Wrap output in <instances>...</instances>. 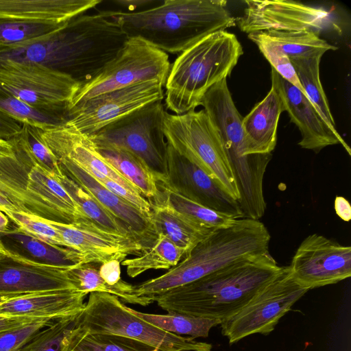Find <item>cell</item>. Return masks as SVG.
<instances>
[{"label": "cell", "instance_id": "cell-42", "mask_svg": "<svg viewBox=\"0 0 351 351\" xmlns=\"http://www.w3.org/2000/svg\"><path fill=\"white\" fill-rule=\"evenodd\" d=\"M55 319L39 318L26 325L0 332V351H19L34 335Z\"/></svg>", "mask_w": 351, "mask_h": 351}, {"label": "cell", "instance_id": "cell-33", "mask_svg": "<svg viewBox=\"0 0 351 351\" xmlns=\"http://www.w3.org/2000/svg\"><path fill=\"white\" fill-rule=\"evenodd\" d=\"M322 56L310 58H291L290 61L308 98L326 123L337 132L334 118L319 78V64Z\"/></svg>", "mask_w": 351, "mask_h": 351}, {"label": "cell", "instance_id": "cell-10", "mask_svg": "<svg viewBox=\"0 0 351 351\" xmlns=\"http://www.w3.org/2000/svg\"><path fill=\"white\" fill-rule=\"evenodd\" d=\"M171 64L167 53L137 38H128L120 52L90 81L82 84L69 107L99 95L156 80L165 84Z\"/></svg>", "mask_w": 351, "mask_h": 351}, {"label": "cell", "instance_id": "cell-8", "mask_svg": "<svg viewBox=\"0 0 351 351\" xmlns=\"http://www.w3.org/2000/svg\"><path fill=\"white\" fill-rule=\"evenodd\" d=\"M88 333H110L135 339L163 351H212L210 343L179 336L135 315L120 299L107 293H90L81 313Z\"/></svg>", "mask_w": 351, "mask_h": 351}, {"label": "cell", "instance_id": "cell-36", "mask_svg": "<svg viewBox=\"0 0 351 351\" xmlns=\"http://www.w3.org/2000/svg\"><path fill=\"white\" fill-rule=\"evenodd\" d=\"M67 22L0 19V46H13L52 35Z\"/></svg>", "mask_w": 351, "mask_h": 351}, {"label": "cell", "instance_id": "cell-17", "mask_svg": "<svg viewBox=\"0 0 351 351\" xmlns=\"http://www.w3.org/2000/svg\"><path fill=\"white\" fill-rule=\"evenodd\" d=\"M47 221L58 231L65 247L80 253L84 263L101 264L112 260L121 263L129 255L139 256L145 252L134 237L108 232L86 218L71 223Z\"/></svg>", "mask_w": 351, "mask_h": 351}, {"label": "cell", "instance_id": "cell-1", "mask_svg": "<svg viewBox=\"0 0 351 351\" xmlns=\"http://www.w3.org/2000/svg\"><path fill=\"white\" fill-rule=\"evenodd\" d=\"M122 45L121 33L111 20L99 12L83 14L49 36L0 46V63L41 64L69 75L82 85L97 75L119 53Z\"/></svg>", "mask_w": 351, "mask_h": 351}, {"label": "cell", "instance_id": "cell-32", "mask_svg": "<svg viewBox=\"0 0 351 351\" xmlns=\"http://www.w3.org/2000/svg\"><path fill=\"white\" fill-rule=\"evenodd\" d=\"M185 252L162 234H158L154 244L142 254L121 262L127 274L135 278L149 269H169L176 265Z\"/></svg>", "mask_w": 351, "mask_h": 351}, {"label": "cell", "instance_id": "cell-23", "mask_svg": "<svg viewBox=\"0 0 351 351\" xmlns=\"http://www.w3.org/2000/svg\"><path fill=\"white\" fill-rule=\"evenodd\" d=\"M282 100L271 87L266 97L242 119L247 154H271L276 145L277 128L283 112Z\"/></svg>", "mask_w": 351, "mask_h": 351}, {"label": "cell", "instance_id": "cell-6", "mask_svg": "<svg viewBox=\"0 0 351 351\" xmlns=\"http://www.w3.org/2000/svg\"><path fill=\"white\" fill-rule=\"evenodd\" d=\"M8 141L14 154L0 157V194L14 212L64 223L86 218L56 178L19 146Z\"/></svg>", "mask_w": 351, "mask_h": 351}, {"label": "cell", "instance_id": "cell-19", "mask_svg": "<svg viewBox=\"0 0 351 351\" xmlns=\"http://www.w3.org/2000/svg\"><path fill=\"white\" fill-rule=\"evenodd\" d=\"M40 134L57 159L64 158L74 162L97 181L108 178L140 193L101 157L89 136L66 125L40 128Z\"/></svg>", "mask_w": 351, "mask_h": 351}, {"label": "cell", "instance_id": "cell-14", "mask_svg": "<svg viewBox=\"0 0 351 351\" xmlns=\"http://www.w3.org/2000/svg\"><path fill=\"white\" fill-rule=\"evenodd\" d=\"M239 19L240 29L250 34L268 30H309L341 32L330 12L298 1L287 0L245 1Z\"/></svg>", "mask_w": 351, "mask_h": 351}, {"label": "cell", "instance_id": "cell-5", "mask_svg": "<svg viewBox=\"0 0 351 351\" xmlns=\"http://www.w3.org/2000/svg\"><path fill=\"white\" fill-rule=\"evenodd\" d=\"M243 53L237 36L226 30L209 34L180 53L164 86L167 108L174 114L195 110L205 93L231 73Z\"/></svg>", "mask_w": 351, "mask_h": 351}, {"label": "cell", "instance_id": "cell-31", "mask_svg": "<svg viewBox=\"0 0 351 351\" xmlns=\"http://www.w3.org/2000/svg\"><path fill=\"white\" fill-rule=\"evenodd\" d=\"M56 179L89 221L108 232L134 237L130 230L93 196L64 173Z\"/></svg>", "mask_w": 351, "mask_h": 351}, {"label": "cell", "instance_id": "cell-40", "mask_svg": "<svg viewBox=\"0 0 351 351\" xmlns=\"http://www.w3.org/2000/svg\"><path fill=\"white\" fill-rule=\"evenodd\" d=\"M2 212L11 219L15 226L25 233L49 243L65 247L60 233L48 223L47 219L9 210H4Z\"/></svg>", "mask_w": 351, "mask_h": 351}, {"label": "cell", "instance_id": "cell-13", "mask_svg": "<svg viewBox=\"0 0 351 351\" xmlns=\"http://www.w3.org/2000/svg\"><path fill=\"white\" fill-rule=\"evenodd\" d=\"M164 85L156 80L138 83L99 95L69 107L64 125L91 136L108 124L164 99Z\"/></svg>", "mask_w": 351, "mask_h": 351}, {"label": "cell", "instance_id": "cell-26", "mask_svg": "<svg viewBox=\"0 0 351 351\" xmlns=\"http://www.w3.org/2000/svg\"><path fill=\"white\" fill-rule=\"evenodd\" d=\"M150 203L151 219L157 234L165 236L185 252V256L214 231L195 224L165 203L161 197Z\"/></svg>", "mask_w": 351, "mask_h": 351}, {"label": "cell", "instance_id": "cell-28", "mask_svg": "<svg viewBox=\"0 0 351 351\" xmlns=\"http://www.w3.org/2000/svg\"><path fill=\"white\" fill-rule=\"evenodd\" d=\"M81 313L55 319L19 351H73L88 333L82 325Z\"/></svg>", "mask_w": 351, "mask_h": 351}, {"label": "cell", "instance_id": "cell-45", "mask_svg": "<svg viewBox=\"0 0 351 351\" xmlns=\"http://www.w3.org/2000/svg\"><path fill=\"white\" fill-rule=\"evenodd\" d=\"M164 0H114L117 6L123 8L125 12H138L160 5Z\"/></svg>", "mask_w": 351, "mask_h": 351}, {"label": "cell", "instance_id": "cell-35", "mask_svg": "<svg viewBox=\"0 0 351 351\" xmlns=\"http://www.w3.org/2000/svg\"><path fill=\"white\" fill-rule=\"evenodd\" d=\"M162 189V199L195 224L210 230L228 227L236 219L191 201L166 187Z\"/></svg>", "mask_w": 351, "mask_h": 351}, {"label": "cell", "instance_id": "cell-46", "mask_svg": "<svg viewBox=\"0 0 351 351\" xmlns=\"http://www.w3.org/2000/svg\"><path fill=\"white\" fill-rule=\"evenodd\" d=\"M21 128V124L0 112V138L10 140L17 134Z\"/></svg>", "mask_w": 351, "mask_h": 351}, {"label": "cell", "instance_id": "cell-12", "mask_svg": "<svg viewBox=\"0 0 351 351\" xmlns=\"http://www.w3.org/2000/svg\"><path fill=\"white\" fill-rule=\"evenodd\" d=\"M308 291L293 279L287 267H283L243 308L221 322L222 335L232 344L252 335L269 334Z\"/></svg>", "mask_w": 351, "mask_h": 351}, {"label": "cell", "instance_id": "cell-3", "mask_svg": "<svg viewBox=\"0 0 351 351\" xmlns=\"http://www.w3.org/2000/svg\"><path fill=\"white\" fill-rule=\"evenodd\" d=\"M104 12L128 38H140L167 53H180L237 21L223 0H164L138 12Z\"/></svg>", "mask_w": 351, "mask_h": 351}, {"label": "cell", "instance_id": "cell-18", "mask_svg": "<svg viewBox=\"0 0 351 351\" xmlns=\"http://www.w3.org/2000/svg\"><path fill=\"white\" fill-rule=\"evenodd\" d=\"M271 87L278 93L283 110L298 128L301 140L298 145L304 149L319 152L323 148L340 144L351 156V149L338 132L326 123L308 98L298 88L282 78L271 68Z\"/></svg>", "mask_w": 351, "mask_h": 351}, {"label": "cell", "instance_id": "cell-49", "mask_svg": "<svg viewBox=\"0 0 351 351\" xmlns=\"http://www.w3.org/2000/svg\"><path fill=\"white\" fill-rule=\"evenodd\" d=\"M14 154L13 148L10 143L0 138V157L11 156Z\"/></svg>", "mask_w": 351, "mask_h": 351}, {"label": "cell", "instance_id": "cell-21", "mask_svg": "<svg viewBox=\"0 0 351 351\" xmlns=\"http://www.w3.org/2000/svg\"><path fill=\"white\" fill-rule=\"evenodd\" d=\"M69 268L43 265L10 255L0 260V293H32L75 289L66 271Z\"/></svg>", "mask_w": 351, "mask_h": 351}, {"label": "cell", "instance_id": "cell-41", "mask_svg": "<svg viewBox=\"0 0 351 351\" xmlns=\"http://www.w3.org/2000/svg\"><path fill=\"white\" fill-rule=\"evenodd\" d=\"M258 47L273 68L282 78L305 94L289 58L276 46L256 38L248 36Z\"/></svg>", "mask_w": 351, "mask_h": 351}, {"label": "cell", "instance_id": "cell-2", "mask_svg": "<svg viewBox=\"0 0 351 351\" xmlns=\"http://www.w3.org/2000/svg\"><path fill=\"white\" fill-rule=\"evenodd\" d=\"M269 252L228 265L153 300L167 312L221 322L243 308L282 269Z\"/></svg>", "mask_w": 351, "mask_h": 351}, {"label": "cell", "instance_id": "cell-47", "mask_svg": "<svg viewBox=\"0 0 351 351\" xmlns=\"http://www.w3.org/2000/svg\"><path fill=\"white\" fill-rule=\"evenodd\" d=\"M39 318L0 315V332L26 325Z\"/></svg>", "mask_w": 351, "mask_h": 351}, {"label": "cell", "instance_id": "cell-39", "mask_svg": "<svg viewBox=\"0 0 351 351\" xmlns=\"http://www.w3.org/2000/svg\"><path fill=\"white\" fill-rule=\"evenodd\" d=\"M73 351H163L143 341L110 333H87Z\"/></svg>", "mask_w": 351, "mask_h": 351}, {"label": "cell", "instance_id": "cell-50", "mask_svg": "<svg viewBox=\"0 0 351 351\" xmlns=\"http://www.w3.org/2000/svg\"><path fill=\"white\" fill-rule=\"evenodd\" d=\"M9 218L0 210V233L6 232L9 228Z\"/></svg>", "mask_w": 351, "mask_h": 351}, {"label": "cell", "instance_id": "cell-16", "mask_svg": "<svg viewBox=\"0 0 351 351\" xmlns=\"http://www.w3.org/2000/svg\"><path fill=\"white\" fill-rule=\"evenodd\" d=\"M167 145L166 177L158 186L232 218L244 217L236 199L198 166Z\"/></svg>", "mask_w": 351, "mask_h": 351}, {"label": "cell", "instance_id": "cell-11", "mask_svg": "<svg viewBox=\"0 0 351 351\" xmlns=\"http://www.w3.org/2000/svg\"><path fill=\"white\" fill-rule=\"evenodd\" d=\"M0 85L37 110L66 115L80 84L69 75L35 63H0Z\"/></svg>", "mask_w": 351, "mask_h": 351}, {"label": "cell", "instance_id": "cell-34", "mask_svg": "<svg viewBox=\"0 0 351 351\" xmlns=\"http://www.w3.org/2000/svg\"><path fill=\"white\" fill-rule=\"evenodd\" d=\"M131 311L138 317L165 331L182 336L187 335L192 339L208 337L211 328L220 325L221 321L196 317L191 315L168 312L166 315L150 314Z\"/></svg>", "mask_w": 351, "mask_h": 351}, {"label": "cell", "instance_id": "cell-20", "mask_svg": "<svg viewBox=\"0 0 351 351\" xmlns=\"http://www.w3.org/2000/svg\"><path fill=\"white\" fill-rule=\"evenodd\" d=\"M62 172L93 196L123 224L145 251L156 242L158 234L152 220L125 200L107 189L74 162L57 159Z\"/></svg>", "mask_w": 351, "mask_h": 351}, {"label": "cell", "instance_id": "cell-48", "mask_svg": "<svg viewBox=\"0 0 351 351\" xmlns=\"http://www.w3.org/2000/svg\"><path fill=\"white\" fill-rule=\"evenodd\" d=\"M336 214L344 221H350L351 219V206L349 202L343 197L337 196L334 202Z\"/></svg>", "mask_w": 351, "mask_h": 351}, {"label": "cell", "instance_id": "cell-37", "mask_svg": "<svg viewBox=\"0 0 351 351\" xmlns=\"http://www.w3.org/2000/svg\"><path fill=\"white\" fill-rule=\"evenodd\" d=\"M0 112L21 124L28 123L43 129L64 125L67 116L41 112L25 104L0 85Z\"/></svg>", "mask_w": 351, "mask_h": 351}, {"label": "cell", "instance_id": "cell-25", "mask_svg": "<svg viewBox=\"0 0 351 351\" xmlns=\"http://www.w3.org/2000/svg\"><path fill=\"white\" fill-rule=\"evenodd\" d=\"M101 0H0V19L67 22Z\"/></svg>", "mask_w": 351, "mask_h": 351}, {"label": "cell", "instance_id": "cell-38", "mask_svg": "<svg viewBox=\"0 0 351 351\" xmlns=\"http://www.w3.org/2000/svg\"><path fill=\"white\" fill-rule=\"evenodd\" d=\"M8 141L23 149L52 177L56 178L64 174L57 158L44 142L40 128L23 123L19 132Z\"/></svg>", "mask_w": 351, "mask_h": 351}, {"label": "cell", "instance_id": "cell-27", "mask_svg": "<svg viewBox=\"0 0 351 351\" xmlns=\"http://www.w3.org/2000/svg\"><path fill=\"white\" fill-rule=\"evenodd\" d=\"M95 145L101 157L150 202L160 197L161 191L155 176L141 158L119 147Z\"/></svg>", "mask_w": 351, "mask_h": 351}, {"label": "cell", "instance_id": "cell-7", "mask_svg": "<svg viewBox=\"0 0 351 351\" xmlns=\"http://www.w3.org/2000/svg\"><path fill=\"white\" fill-rule=\"evenodd\" d=\"M163 130L169 145L239 202V192L223 145L204 110L182 114L166 112Z\"/></svg>", "mask_w": 351, "mask_h": 351}, {"label": "cell", "instance_id": "cell-44", "mask_svg": "<svg viewBox=\"0 0 351 351\" xmlns=\"http://www.w3.org/2000/svg\"><path fill=\"white\" fill-rule=\"evenodd\" d=\"M121 262L117 260L106 261L99 265V274L109 285L115 286L121 283Z\"/></svg>", "mask_w": 351, "mask_h": 351}, {"label": "cell", "instance_id": "cell-51", "mask_svg": "<svg viewBox=\"0 0 351 351\" xmlns=\"http://www.w3.org/2000/svg\"><path fill=\"white\" fill-rule=\"evenodd\" d=\"M25 294L23 293H0V304L7 302L8 300L16 298Z\"/></svg>", "mask_w": 351, "mask_h": 351}, {"label": "cell", "instance_id": "cell-52", "mask_svg": "<svg viewBox=\"0 0 351 351\" xmlns=\"http://www.w3.org/2000/svg\"><path fill=\"white\" fill-rule=\"evenodd\" d=\"M11 254L8 252V251L4 247L2 243L0 241V260L10 256Z\"/></svg>", "mask_w": 351, "mask_h": 351}, {"label": "cell", "instance_id": "cell-43", "mask_svg": "<svg viewBox=\"0 0 351 351\" xmlns=\"http://www.w3.org/2000/svg\"><path fill=\"white\" fill-rule=\"evenodd\" d=\"M96 180V179H95ZM107 189L125 200L151 219L152 206L150 202L141 194L129 190L110 179L98 181ZM152 220V219H151Z\"/></svg>", "mask_w": 351, "mask_h": 351}, {"label": "cell", "instance_id": "cell-30", "mask_svg": "<svg viewBox=\"0 0 351 351\" xmlns=\"http://www.w3.org/2000/svg\"><path fill=\"white\" fill-rule=\"evenodd\" d=\"M100 264L80 263L68 269L66 276L73 287L81 292L107 293L114 295L123 302L132 304L148 306L153 302L148 298H140L134 293V286L125 281L111 286L108 285L99 274Z\"/></svg>", "mask_w": 351, "mask_h": 351}, {"label": "cell", "instance_id": "cell-4", "mask_svg": "<svg viewBox=\"0 0 351 351\" xmlns=\"http://www.w3.org/2000/svg\"><path fill=\"white\" fill-rule=\"evenodd\" d=\"M270 239L267 228L260 220L237 219L232 225L213 231L164 274L135 285L134 293L154 302L155 297L170 289L237 261L268 252Z\"/></svg>", "mask_w": 351, "mask_h": 351}, {"label": "cell", "instance_id": "cell-15", "mask_svg": "<svg viewBox=\"0 0 351 351\" xmlns=\"http://www.w3.org/2000/svg\"><path fill=\"white\" fill-rule=\"evenodd\" d=\"M287 268L308 290L335 284L351 276V247L312 234L300 243Z\"/></svg>", "mask_w": 351, "mask_h": 351}, {"label": "cell", "instance_id": "cell-24", "mask_svg": "<svg viewBox=\"0 0 351 351\" xmlns=\"http://www.w3.org/2000/svg\"><path fill=\"white\" fill-rule=\"evenodd\" d=\"M0 241L11 255L31 263L63 268L84 263L77 252L36 239L16 226L0 233Z\"/></svg>", "mask_w": 351, "mask_h": 351}, {"label": "cell", "instance_id": "cell-22", "mask_svg": "<svg viewBox=\"0 0 351 351\" xmlns=\"http://www.w3.org/2000/svg\"><path fill=\"white\" fill-rule=\"evenodd\" d=\"M87 293L62 289L25 294L0 304V315L32 318H60L82 312Z\"/></svg>", "mask_w": 351, "mask_h": 351}, {"label": "cell", "instance_id": "cell-29", "mask_svg": "<svg viewBox=\"0 0 351 351\" xmlns=\"http://www.w3.org/2000/svg\"><path fill=\"white\" fill-rule=\"evenodd\" d=\"M247 36L267 42L280 49L289 59L323 56L337 47L321 38L318 34L309 30H268L250 33Z\"/></svg>", "mask_w": 351, "mask_h": 351}, {"label": "cell", "instance_id": "cell-9", "mask_svg": "<svg viewBox=\"0 0 351 351\" xmlns=\"http://www.w3.org/2000/svg\"><path fill=\"white\" fill-rule=\"evenodd\" d=\"M166 111L162 101L149 104L89 136L95 144L123 148L141 158L158 184L166 177L167 143L163 130Z\"/></svg>", "mask_w": 351, "mask_h": 351}]
</instances>
